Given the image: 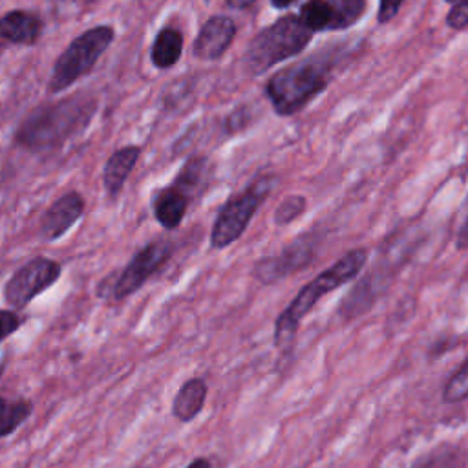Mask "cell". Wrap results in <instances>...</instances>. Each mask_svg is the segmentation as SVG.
<instances>
[{
    "label": "cell",
    "instance_id": "cell-1",
    "mask_svg": "<svg viewBox=\"0 0 468 468\" xmlns=\"http://www.w3.org/2000/svg\"><path fill=\"white\" fill-rule=\"evenodd\" d=\"M97 110V101L75 95L35 108L18 126L15 141L33 152L58 148L64 141L86 128Z\"/></svg>",
    "mask_w": 468,
    "mask_h": 468
},
{
    "label": "cell",
    "instance_id": "cell-2",
    "mask_svg": "<svg viewBox=\"0 0 468 468\" xmlns=\"http://www.w3.org/2000/svg\"><path fill=\"white\" fill-rule=\"evenodd\" d=\"M367 250L366 249H353L346 252L338 261L327 267L324 272L314 276L309 283H305L292 302L280 313L274 322V346L285 349L292 344L298 327L307 313L316 305V302L329 294L331 291L342 287L344 283L351 282L366 265Z\"/></svg>",
    "mask_w": 468,
    "mask_h": 468
},
{
    "label": "cell",
    "instance_id": "cell-3",
    "mask_svg": "<svg viewBox=\"0 0 468 468\" xmlns=\"http://www.w3.org/2000/svg\"><path fill=\"white\" fill-rule=\"evenodd\" d=\"M313 38V31L298 15H285L263 27L247 46L243 66L250 75H261L274 64L302 53Z\"/></svg>",
    "mask_w": 468,
    "mask_h": 468
},
{
    "label": "cell",
    "instance_id": "cell-4",
    "mask_svg": "<svg viewBox=\"0 0 468 468\" xmlns=\"http://www.w3.org/2000/svg\"><path fill=\"white\" fill-rule=\"evenodd\" d=\"M329 82L327 68L318 62H296L278 69L265 84V93L278 115H292L320 95Z\"/></svg>",
    "mask_w": 468,
    "mask_h": 468
},
{
    "label": "cell",
    "instance_id": "cell-5",
    "mask_svg": "<svg viewBox=\"0 0 468 468\" xmlns=\"http://www.w3.org/2000/svg\"><path fill=\"white\" fill-rule=\"evenodd\" d=\"M113 38L115 31L112 26H95L73 38L55 60L48 91L60 93L77 82L82 75L91 71Z\"/></svg>",
    "mask_w": 468,
    "mask_h": 468
},
{
    "label": "cell",
    "instance_id": "cell-6",
    "mask_svg": "<svg viewBox=\"0 0 468 468\" xmlns=\"http://www.w3.org/2000/svg\"><path fill=\"white\" fill-rule=\"evenodd\" d=\"M274 185L272 176H258L250 181L247 188L238 194H232L218 212V218L212 225L210 245L214 249H225L232 245L249 227V221L256 214L258 207L265 201Z\"/></svg>",
    "mask_w": 468,
    "mask_h": 468
},
{
    "label": "cell",
    "instance_id": "cell-7",
    "mask_svg": "<svg viewBox=\"0 0 468 468\" xmlns=\"http://www.w3.org/2000/svg\"><path fill=\"white\" fill-rule=\"evenodd\" d=\"M60 276V265L55 260L37 256L16 269L4 285V300L9 307L24 309L33 298L49 289Z\"/></svg>",
    "mask_w": 468,
    "mask_h": 468
},
{
    "label": "cell",
    "instance_id": "cell-8",
    "mask_svg": "<svg viewBox=\"0 0 468 468\" xmlns=\"http://www.w3.org/2000/svg\"><path fill=\"white\" fill-rule=\"evenodd\" d=\"M172 256V245L165 239L152 241L133 254L126 267L119 272L110 287V296L113 300H122L135 291H139L144 282L154 276Z\"/></svg>",
    "mask_w": 468,
    "mask_h": 468
},
{
    "label": "cell",
    "instance_id": "cell-9",
    "mask_svg": "<svg viewBox=\"0 0 468 468\" xmlns=\"http://www.w3.org/2000/svg\"><path fill=\"white\" fill-rule=\"evenodd\" d=\"M314 256V241L311 236H302L289 243L280 254L260 260L254 267V276L258 282L269 285L291 272L303 269Z\"/></svg>",
    "mask_w": 468,
    "mask_h": 468
},
{
    "label": "cell",
    "instance_id": "cell-10",
    "mask_svg": "<svg viewBox=\"0 0 468 468\" xmlns=\"http://www.w3.org/2000/svg\"><path fill=\"white\" fill-rule=\"evenodd\" d=\"M234 35V20L225 15H214L199 29L192 51L201 60H218L232 44Z\"/></svg>",
    "mask_w": 468,
    "mask_h": 468
},
{
    "label": "cell",
    "instance_id": "cell-11",
    "mask_svg": "<svg viewBox=\"0 0 468 468\" xmlns=\"http://www.w3.org/2000/svg\"><path fill=\"white\" fill-rule=\"evenodd\" d=\"M84 199L79 192H68L55 199L42 216V238L53 241L62 238L82 216Z\"/></svg>",
    "mask_w": 468,
    "mask_h": 468
},
{
    "label": "cell",
    "instance_id": "cell-12",
    "mask_svg": "<svg viewBox=\"0 0 468 468\" xmlns=\"http://www.w3.org/2000/svg\"><path fill=\"white\" fill-rule=\"evenodd\" d=\"M190 197L179 190L176 185H168L154 194L152 208L155 214V219L168 230H174L181 225L186 208H188Z\"/></svg>",
    "mask_w": 468,
    "mask_h": 468
},
{
    "label": "cell",
    "instance_id": "cell-13",
    "mask_svg": "<svg viewBox=\"0 0 468 468\" xmlns=\"http://www.w3.org/2000/svg\"><path fill=\"white\" fill-rule=\"evenodd\" d=\"M40 33H42V20L29 11L15 9L5 13L0 20V35L5 42H11V44L31 46L38 40Z\"/></svg>",
    "mask_w": 468,
    "mask_h": 468
},
{
    "label": "cell",
    "instance_id": "cell-14",
    "mask_svg": "<svg viewBox=\"0 0 468 468\" xmlns=\"http://www.w3.org/2000/svg\"><path fill=\"white\" fill-rule=\"evenodd\" d=\"M139 154H141L139 146L128 144V146L115 150L108 157L104 170H102V183L110 196H117L122 190L128 176L132 174L133 166L139 161Z\"/></svg>",
    "mask_w": 468,
    "mask_h": 468
},
{
    "label": "cell",
    "instance_id": "cell-15",
    "mask_svg": "<svg viewBox=\"0 0 468 468\" xmlns=\"http://www.w3.org/2000/svg\"><path fill=\"white\" fill-rule=\"evenodd\" d=\"M207 391H208V386L203 378L194 377V378L185 380L172 400V415L179 422L194 420L205 406Z\"/></svg>",
    "mask_w": 468,
    "mask_h": 468
},
{
    "label": "cell",
    "instance_id": "cell-16",
    "mask_svg": "<svg viewBox=\"0 0 468 468\" xmlns=\"http://www.w3.org/2000/svg\"><path fill=\"white\" fill-rule=\"evenodd\" d=\"M183 53V35L174 27H165L157 33L152 49L150 60L159 69H168L176 66Z\"/></svg>",
    "mask_w": 468,
    "mask_h": 468
},
{
    "label": "cell",
    "instance_id": "cell-17",
    "mask_svg": "<svg viewBox=\"0 0 468 468\" xmlns=\"http://www.w3.org/2000/svg\"><path fill=\"white\" fill-rule=\"evenodd\" d=\"M207 172H208V159L207 157H190L181 172L177 174V177L172 181V185H176L179 190H183L188 197L192 194H196L197 190L203 188L205 179H207Z\"/></svg>",
    "mask_w": 468,
    "mask_h": 468
},
{
    "label": "cell",
    "instance_id": "cell-18",
    "mask_svg": "<svg viewBox=\"0 0 468 468\" xmlns=\"http://www.w3.org/2000/svg\"><path fill=\"white\" fill-rule=\"evenodd\" d=\"M300 20L313 31H329L333 24V11L329 0H307L302 4Z\"/></svg>",
    "mask_w": 468,
    "mask_h": 468
},
{
    "label": "cell",
    "instance_id": "cell-19",
    "mask_svg": "<svg viewBox=\"0 0 468 468\" xmlns=\"http://www.w3.org/2000/svg\"><path fill=\"white\" fill-rule=\"evenodd\" d=\"M333 11V24L329 31L351 27L366 11V0H329Z\"/></svg>",
    "mask_w": 468,
    "mask_h": 468
},
{
    "label": "cell",
    "instance_id": "cell-20",
    "mask_svg": "<svg viewBox=\"0 0 468 468\" xmlns=\"http://www.w3.org/2000/svg\"><path fill=\"white\" fill-rule=\"evenodd\" d=\"M33 404L27 400H2V420H0V437H9L26 419L31 415Z\"/></svg>",
    "mask_w": 468,
    "mask_h": 468
},
{
    "label": "cell",
    "instance_id": "cell-21",
    "mask_svg": "<svg viewBox=\"0 0 468 468\" xmlns=\"http://www.w3.org/2000/svg\"><path fill=\"white\" fill-rule=\"evenodd\" d=\"M468 397V360L450 377L442 389V399L446 402H461Z\"/></svg>",
    "mask_w": 468,
    "mask_h": 468
},
{
    "label": "cell",
    "instance_id": "cell-22",
    "mask_svg": "<svg viewBox=\"0 0 468 468\" xmlns=\"http://www.w3.org/2000/svg\"><path fill=\"white\" fill-rule=\"evenodd\" d=\"M307 201L303 196H287L276 208V214H274V221L278 225H287L291 223L292 219H296L303 208H305Z\"/></svg>",
    "mask_w": 468,
    "mask_h": 468
},
{
    "label": "cell",
    "instance_id": "cell-23",
    "mask_svg": "<svg viewBox=\"0 0 468 468\" xmlns=\"http://www.w3.org/2000/svg\"><path fill=\"white\" fill-rule=\"evenodd\" d=\"M446 24L452 29H463L468 26V0L453 4V7L448 11Z\"/></svg>",
    "mask_w": 468,
    "mask_h": 468
},
{
    "label": "cell",
    "instance_id": "cell-24",
    "mask_svg": "<svg viewBox=\"0 0 468 468\" xmlns=\"http://www.w3.org/2000/svg\"><path fill=\"white\" fill-rule=\"evenodd\" d=\"M0 318H2V322H0L2 324V331H0L2 340H5L11 333H15L22 325V318L11 309H2Z\"/></svg>",
    "mask_w": 468,
    "mask_h": 468
},
{
    "label": "cell",
    "instance_id": "cell-25",
    "mask_svg": "<svg viewBox=\"0 0 468 468\" xmlns=\"http://www.w3.org/2000/svg\"><path fill=\"white\" fill-rule=\"evenodd\" d=\"M404 0H380V5H378V13H377V20L380 24H386L389 22L400 9Z\"/></svg>",
    "mask_w": 468,
    "mask_h": 468
},
{
    "label": "cell",
    "instance_id": "cell-26",
    "mask_svg": "<svg viewBox=\"0 0 468 468\" xmlns=\"http://www.w3.org/2000/svg\"><path fill=\"white\" fill-rule=\"evenodd\" d=\"M249 124V117H247V110H236L229 115L227 119V133H238L239 130H243Z\"/></svg>",
    "mask_w": 468,
    "mask_h": 468
},
{
    "label": "cell",
    "instance_id": "cell-27",
    "mask_svg": "<svg viewBox=\"0 0 468 468\" xmlns=\"http://www.w3.org/2000/svg\"><path fill=\"white\" fill-rule=\"evenodd\" d=\"M457 247L459 249H468V218H466V221L463 223V227L457 234Z\"/></svg>",
    "mask_w": 468,
    "mask_h": 468
},
{
    "label": "cell",
    "instance_id": "cell-28",
    "mask_svg": "<svg viewBox=\"0 0 468 468\" xmlns=\"http://www.w3.org/2000/svg\"><path fill=\"white\" fill-rule=\"evenodd\" d=\"M256 0H227V5L232 9H247L254 4Z\"/></svg>",
    "mask_w": 468,
    "mask_h": 468
},
{
    "label": "cell",
    "instance_id": "cell-29",
    "mask_svg": "<svg viewBox=\"0 0 468 468\" xmlns=\"http://www.w3.org/2000/svg\"><path fill=\"white\" fill-rule=\"evenodd\" d=\"M186 468H210V463L205 457H197L190 464H186Z\"/></svg>",
    "mask_w": 468,
    "mask_h": 468
},
{
    "label": "cell",
    "instance_id": "cell-30",
    "mask_svg": "<svg viewBox=\"0 0 468 468\" xmlns=\"http://www.w3.org/2000/svg\"><path fill=\"white\" fill-rule=\"evenodd\" d=\"M292 2H296V0H271V5L276 7V9H285V7H289Z\"/></svg>",
    "mask_w": 468,
    "mask_h": 468
},
{
    "label": "cell",
    "instance_id": "cell-31",
    "mask_svg": "<svg viewBox=\"0 0 468 468\" xmlns=\"http://www.w3.org/2000/svg\"><path fill=\"white\" fill-rule=\"evenodd\" d=\"M446 2H450V4H457V2H463V0H446Z\"/></svg>",
    "mask_w": 468,
    "mask_h": 468
},
{
    "label": "cell",
    "instance_id": "cell-32",
    "mask_svg": "<svg viewBox=\"0 0 468 468\" xmlns=\"http://www.w3.org/2000/svg\"><path fill=\"white\" fill-rule=\"evenodd\" d=\"M205 2H208V0H205Z\"/></svg>",
    "mask_w": 468,
    "mask_h": 468
}]
</instances>
